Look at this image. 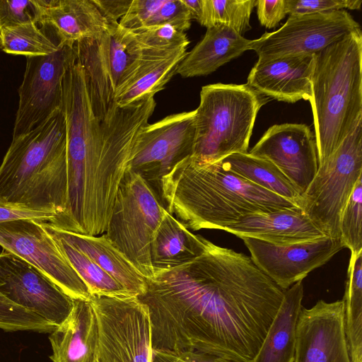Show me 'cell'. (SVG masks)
<instances>
[{"label": "cell", "mask_w": 362, "mask_h": 362, "mask_svg": "<svg viewBox=\"0 0 362 362\" xmlns=\"http://www.w3.org/2000/svg\"><path fill=\"white\" fill-rule=\"evenodd\" d=\"M152 349L195 350L252 362L284 290L250 257L206 241L192 261L145 279Z\"/></svg>", "instance_id": "obj_1"}, {"label": "cell", "mask_w": 362, "mask_h": 362, "mask_svg": "<svg viewBox=\"0 0 362 362\" xmlns=\"http://www.w3.org/2000/svg\"><path fill=\"white\" fill-rule=\"evenodd\" d=\"M156 105L151 97L117 106L100 122L81 66L76 62L68 69L62 107L66 124V203L50 226L81 235L105 233L135 141Z\"/></svg>", "instance_id": "obj_2"}, {"label": "cell", "mask_w": 362, "mask_h": 362, "mask_svg": "<svg viewBox=\"0 0 362 362\" xmlns=\"http://www.w3.org/2000/svg\"><path fill=\"white\" fill-rule=\"evenodd\" d=\"M161 202L168 213L194 230H223L248 214L298 207L225 170L220 162L202 163L192 156L163 178Z\"/></svg>", "instance_id": "obj_3"}, {"label": "cell", "mask_w": 362, "mask_h": 362, "mask_svg": "<svg viewBox=\"0 0 362 362\" xmlns=\"http://www.w3.org/2000/svg\"><path fill=\"white\" fill-rule=\"evenodd\" d=\"M0 198L51 211L55 214L53 221L64 213L66 124L62 109L41 125L12 139L0 165Z\"/></svg>", "instance_id": "obj_4"}, {"label": "cell", "mask_w": 362, "mask_h": 362, "mask_svg": "<svg viewBox=\"0 0 362 362\" xmlns=\"http://www.w3.org/2000/svg\"><path fill=\"white\" fill-rule=\"evenodd\" d=\"M312 107L318 165L362 118V31L351 32L313 55Z\"/></svg>", "instance_id": "obj_5"}, {"label": "cell", "mask_w": 362, "mask_h": 362, "mask_svg": "<svg viewBox=\"0 0 362 362\" xmlns=\"http://www.w3.org/2000/svg\"><path fill=\"white\" fill-rule=\"evenodd\" d=\"M269 100L246 83L202 86L194 110L192 156L214 163L233 153H247L257 113Z\"/></svg>", "instance_id": "obj_6"}, {"label": "cell", "mask_w": 362, "mask_h": 362, "mask_svg": "<svg viewBox=\"0 0 362 362\" xmlns=\"http://www.w3.org/2000/svg\"><path fill=\"white\" fill-rule=\"evenodd\" d=\"M74 47L93 113L103 122L117 106V97L139 67L141 49L132 31L119 22L110 23L100 37L78 41Z\"/></svg>", "instance_id": "obj_7"}, {"label": "cell", "mask_w": 362, "mask_h": 362, "mask_svg": "<svg viewBox=\"0 0 362 362\" xmlns=\"http://www.w3.org/2000/svg\"><path fill=\"white\" fill-rule=\"evenodd\" d=\"M165 212L153 189L139 174L127 168L105 234L145 279L154 276L151 244Z\"/></svg>", "instance_id": "obj_8"}, {"label": "cell", "mask_w": 362, "mask_h": 362, "mask_svg": "<svg viewBox=\"0 0 362 362\" xmlns=\"http://www.w3.org/2000/svg\"><path fill=\"white\" fill-rule=\"evenodd\" d=\"M362 177V118L320 165L301 194V209L327 236L340 238L342 211Z\"/></svg>", "instance_id": "obj_9"}, {"label": "cell", "mask_w": 362, "mask_h": 362, "mask_svg": "<svg viewBox=\"0 0 362 362\" xmlns=\"http://www.w3.org/2000/svg\"><path fill=\"white\" fill-rule=\"evenodd\" d=\"M98 324V362H151V320L137 296H92Z\"/></svg>", "instance_id": "obj_10"}, {"label": "cell", "mask_w": 362, "mask_h": 362, "mask_svg": "<svg viewBox=\"0 0 362 362\" xmlns=\"http://www.w3.org/2000/svg\"><path fill=\"white\" fill-rule=\"evenodd\" d=\"M194 140V110L148 124L136 137L128 169L139 174L161 202L163 178L179 163L192 156Z\"/></svg>", "instance_id": "obj_11"}, {"label": "cell", "mask_w": 362, "mask_h": 362, "mask_svg": "<svg viewBox=\"0 0 362 362\" xmlns=\"http://www.w3.org/2000/svg\"><path fill=\"white\" fill-rule=\"evenodd\" d=\"M76 62L74 47L70 45L47 55L26 57L13 139L41 125L62 109L64 77Z\"/></svg>", "instance_id": "obj_12"}, {"label": "cell", "mask_w": 362, "mask_h": 362, "mask_svg": "<svg viewBox=\"0 0 362 362\" xmlns=\"http://www.w3.org/2000/svg\"><path fill=\"white\" fill-rule=\"evenodd\" d=\"M359 28L346 10L289 16L277 30L252 40L250 50L257 53V62L313 56Z\"/></svg>", "instance_id": "obj_13"}, {"label": "cell", "mask_w": 362, "mask_h": 362, "mask_svg": "<svg viewBox=\"0 0 362 362\" xmlns=\"http://www.w3.org/2000/svg\"><path fill=\"white\" fill-rule=\"evenodd\" d=\"M0 246L40 269L73 299L92 295L42 221L19 219L0 223Z\"/></svg>", "instance_id": "obj_14"}, {"label": "cell", "mask_w": 362, "mask_h": 362, "mask_svg": "<svg viewBox=\"0 0 362 362\" xmlns=\"http://www.w3.org/2000/svg\"><path fill=\"white\" fill-rule=\"evenodd\" d=\"M0 293L56 327L74 304V299L40 269L4 250L0 254Z\"/></svg>", "instance_id": "obj_15"}, {"label": "cell", "mask_w": 362, "mask_h": 362, "mask_svg": "<svg viewBox=\"0 0 362 362\" xmlns=\"http://www.w3.org/2000/svg\"><path fill=\"white\" fill-rule=\"evenodd\" d=\"M240 238L255 264L283 290L301 281L344 248L340 238L329 236L282 245L252 238Z\"/></svg>", "instance_id": "obj_16"}, {"label": "cell", "mask_w": 362, "mask_h": 362, "mask_svg": "<svg viewBox=\"0 0 362 362\" xmlns=\"http://www.w3.org/2000/svg\"><path fill=\"white\" fill-rule=\"evenodd\" d=\"M249 153L272 162L300 196L318 168L315 135L305 124L284 123L270 127Z\"/></svg>", "instance_id": "obj_17"}, {"label": "cell", "mask_w": 362, "mask_h": 362, "mask_svg": "<svg viewBox=\"0 0 362 362\" xmlns=\"http://www.w3.org/2000/svg\"><path fill=\"white\" fill-rule=\"evenodd\" d=\"M293 362H351L344 329V301L318 300L302 308Z\"/></svg>", "instance_id": "obj_18"}, {"label": "cell", "mask_w": 362, "mask_h": 362, "mask_svg": "<svg viewBox=\"0 0 362 362\" xmlns=\"http://www.w3.org/2000/svg\"><path fill=\"white\" fill-rule=\"evenodd\" d=\"M37 25L57 45L100 37L109 23L92 0H39Z\"/></svg>", "instance_id": "obj_19"}, {"label": "cell", "mask_w": 362, "mask_h": 362, "mask_svg": "<svg viewBox=\"0 0 362 362\" xmlns=\"http://www.w3.org/2000/svg\"><path fill=\"white\" fill-rule=\"evenodd\" d=\"M313 69V55L257 62L246 84L270 99L288 103L310 100Z\"/></svg>", "instance_id": "obj_20"}, {"label": "cell", "mask_w": 362, "mask_h": 362, "mask_svg": "<svg viewBox=\"0 0 362 362\" xmlns=\"http://www.w3.org/2000/svg\"><path fill=\"white\" fill-rule=\"evenodd\" d=\"M223 230L239 238H252L281 245L327 236L298 207L248 214Z\"/></svg>", "instance_id": "obj_21"}, {"label": "cell", "mask_w": 362, "mask_h": 362, "mask_svg": "<svg viewBox=\"0 0 362 362\" xmlns=\"http://www.w3.org/2000/svg\"><path fill=\"white\" fill-rule=\"evenodd\" d=\"M98 330L89 300L74 299L64 321L49 333L52 362H93L96 357Z\"/></svg>", "instance_id": "obj_22"}, {"label": "cell", "mask_w": 362, "mask_h": 362, "mask_svg": "<svg viewBox=\"0 0 362 362\" xmlns=\"http://www.w3.org/2000/svg\"><path fill=\"white\" fill-rule=\"evenodd\" d=\"M252 42L226 25L208 28L203 38L180 62L177 74L183 78L209 75L250 50Z\"/></svg>", "instance_id": "obj_23"}, {"label": "cell", "mask_w": 362, "mask_h": 362, "mask_svg": "<svg viewBox=\"0 0 362 362\" xmlns=\"http://www.w3.org/2000/svg\"><path fill=\"white\" fill-rule=\"evenodd\" d=\"M49 226L57 235L93 259L130 295L139 296L144 293L145 278L105 233L81 235Z\"/></svg>", "instance_id": "obj_24"}, {"label": "cell", "mask_w": 362, "mask_h": 362, "mask_svg": "<svg viewBox=\"0 0 362 362\" xmlns=\"http://www.w3.org/2000/svg\"><path fill=\"white\" fill-rule=\"evenodd\" d=\"M187 47L171 51L141 49L139 67L116 99L117 106H125L153 97L177 74L186 57Z\"/></svg>", "instance_id": "obj_25"}, {"label": "cell", "mask_w": 362, "mask_h": 362, "mask_svg": "<svg viewBox=\"0 0 362 362\" xmlns=\"http://www.w3.org/2000/svg\"><path fill=\"white\" fill-rule=\"evenodd\" d=\"M207 239L192 233L167 211L151 244V262L154 272L183 265L202 255Z\"/></svg>", "instance_id": "obj_26"}, {"label": "cell", "mask_w": 362, "mask_h": 362, "mask_svg": "<svg viewBox=\"0 0 362 362\" xmlns=\"http://www.w3.org/2000/svg\"><path fill=\"white\" fill-rule=\"evenodd\" d=\"M303 298L302 281L284 290L282 303L252 362H293L296 329Z\"/></svg>", "instance_id": "obj_27"}, {"label": "cell", "mask_w": 362, "mask_h": 362, "mask_svg": "<svg viewBox=\"0 0 362 362\" xmlns=\"http://www.w3.org/2000/svg\"><path fill=\"white\" fill-rule=\"evenodd\" d=\"M223 168L271 192L300 208L302 197L270 160L247 153L231 154L219 161Z\"/></svg>", "instance_id": "obj_28"}, {"label": "cell", "mask_w": 362, "mask_h": 362, "mask_svg": "<svg viewBox=\"0 0 362 362\" xmlns=\"http://www.w3.org/2000/svg\"><path fill=\"white\" fill-rule=\"evenodd\" d=\"M342 300L351 361L362 362V250L351 253Z\"/></svg>", "instance_id": "obj_29"}, {"label": "cell", "mask_w": 362, "mask_h": 362, "mask_svg": "<svg viewBox=\"0 0 362 362\" xmlns=\"http://www.w3.org/2000/svg\"><path fill=\"white\" fill-rule=\"evenodd\" d=\"M42 224L86 284L92 296H124L130 295L120 284L88 256L57 235L48 223L42 221Z\"/></svg>", "instance_id": "obj_30"}, {"label": "cell", "mask_w": 362, "mask_h": 362, "mask_svg": "<svg viewBox=\"0 0 362 362\" xmlns=\"http://www.w3.org/2000/svg\"><path fill=\"white\" fill-rule=\"evenodd\" d=\"M255 4V0H202L197 22L206 28L223 25L243 35L251 29L250 16Z\"/></svg>", "instance_id": "obj_31"}, {"label": "cell", "mask_w": 362, "mask_h": 362, "mask_svg": "<svg viewBox=\"0 0 362 362\" xmlns=\"http://www.w3.org/2000/svg\"><path fill=\"white\" fill-rule=\"evenodd\" d=\"M59 47L35 23L0 29V49L8 54L25 57L47 55Z\"/></svg>", "instance_id": "obj_32"}, {"label": "cell", "mask_w": 362, "mask_h": 362, "mask_svg": "<svg viewBox=\"0 0 362 362\" xmlns=\"http://www.w3.org/2000/svg\"><path fill=\"white\" fill-rule=\"evenodd\" d=\"M339 232L344 247L351 253L362 250V177L356 182L342 211Z\"/></svg>", "instance_id": "obj_33"}, {"label": "cell", "mask_w": 362, "mask_h": 362, "mask_svg": "<svg viewBox=\"0 0 362 362\" xmlns=\"http://www.w3.org/2000/svg\"><path fill=\"white\" fill-rule=\"evenodd\" d=\"M57 327L21 308L0 293V329L6 332L30 331L50 333Z\"/></svg>", "instance_id": "obj_34"}, {"label": "cell", "mask_w": 362, "mask_h": 362, "mask_svg": "<svg viewBox=\"0 0 362 362\" xmlns=\"http://www.w3.org/2000/svg\"><path fill=\"white\" fill-rule=\"evenodd\" d=\"M132 33L141 49L171 51L189 44L185 33L170 25L145 27Z\"/></svg>", "instance_id": "obj_35"}, {"label": "cell", "mask_w": 362, "mask_h": 362, "mask_svg": "<svg viewBox=\"0 0 362 362\" xmlns=\"http://www.w3.org/2000/svg\"><path fill=\"white\" fill-rule=\"evenodd\" d=\"M39 0H0V29L27 23L38 24Z\"/></svg>", "instance_id": "obj_36"}, {"label": "cell", "mask_w": 362, "mask_h": 362, "mask_svg": "<svg viewBox=\"0 0 362 362\" xmlns=\"http://www.w3.org/2000/svg\"><path fill=\"white\" fill-rule=\"evenodd\" d=\"M192 19L182 0H162L145 27L170 25L185 33L191 26Z\"/></svg>", "instance_id": "obj_37"}, {"label": "cell", "mask_w": 362, "mask_h": 362, "mask_svg": "<svg viewBox=\"0 0 362 362\" xmlns=\"http://www.w3.org/2000/svg\"><path fill=\"white\" fill-rule=\"evenodd\" d=\"M362 0H286V13L298 16L339 10H358Z\"/></svg>", "instance_id": "obj_38"}, {"label": "cell", "mask_w": 362, "mask_h": 362, "mask_svg": "<svg viewBox=\"0 0 362 362\" xmlns=\"http://www.w3.org/2000/svg\"><path fill=\"white\" fill-rule=\"evenodd\" d=\"M55 214L49 211L35 209L0 198V223L19 219H33L50 223Z\"/></svg>", "instance_id": "obj_39"}, {"label": "cell", "mask_w": 362, "mask_h": 362, "mask_svg": "<svg viewBox=\"0 0 362 362\" xmlns=\"http://www.w3.org/2000/svg\"><path fill=\"white\" fill-rule=\"evenodd\" d=\"M151 362H234L223 357L195 350L152 349Z\"/></svg>", "instance_id": "obj_40"}, {"label": "cell", "mask_w": 362, "mask_h": 362, "mask_svg": "<svg viewBox=\"0 0 362 362\" xmlns=\"http://www.w3.org/2000/svg\"><path fill=\"white\" fill-rule=\"evenodd\" d=\"M255 6L260 24L268 29L275 28L287 14L286 0H257Z\"/></svg>", "instance_id": "obj_41"}, {"label": "cell", "mask_w": 362, "mask_h": 362, "mask_svg": "<svg viewBox=\"0 0 362 362\" xmlns=\"http://www.w3.org/2000/svg\"><path fill=\"white\" fill-rule=\"evenodd\" d=\"M107 23H115L127 13L132 0H92Z\"/></svg>", "instance_id": "obj_42"}, {"label": "cell", "mask_w": 362, "mask_h": 362, "mask_svg": "<svg viewBox=\"0 0 362 362\" xmlns=\"http://www.w3.org/2000/svg\"><path fill=\"white\" fill-rule=\"evenodd\" d=\"M188 11H189L192 19H196L197 21L201 17L202 11V0H182Z\"/></svg>", "instance_id": "obj_43"}, {"label": "cell", "mask_w": 362, "mask_h": 362, "mask_svg": "<svg viewBox=\"0 0 362 362\" xmlns=\"http://www.w3.org/2000/svg\"><path fill=\"white\" fill-rule=\"evenodd\" d=\"M93 362H98V361L96 357L95 358V359H94V361Z\"/></svg>", "instance_id": "obj_44"}]
</instances>
